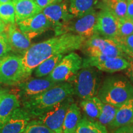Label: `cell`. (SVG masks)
Masks as SVG:
<instances>
[{
	"label": "cell",
	"instance_id": "cell-1",
	"mask_svg": "<svg viewBox=\"0 0 133 133\" xmlns=\"http://www.w3.org/2000/svg\"><path fill=\"white\" fill-rule=\"evenodd\" d=\"M86 38L72 33L57 35L31 45L22 57L25 70L29 75L45 60L58 54L73 52L83 48Z\"/></svg>",
	"mask_w": 133,
	"mask_h": 133
},
{
	"label": "cell",
	"instance_id": "cell-2",
	"mask_svg": "<svg viewBox=\"0 0 133 133\" xmlns=\"http://www.w3.org/2000/svg\"><path fill=\"white\" fill-rule=\"evenodd\" d=\"M73 94L74 88L70 83H59L40 94L24 97L23 109L30 117L39 116Z\"/></svg>",
	"mask_w": 133,
	"mask_h": 133
},
{
	"label": "cell",
	"instance_id": "cell-3",
	"mask_svg": "<svg viewBox=\"0 0 133 133\" xmlns=\"http://www.w3.org/2000/svg\"><path fill=\"white\" fill-rule=\"evenodd\" d=\"M97 97L104 104L119 107L133 97V85L121 76H111L104 81Z\"/></svg>",
	"mask_w": 133,
	"mask_h": 133
},
{
	"label": "cell",
	"instance_id": "cell-4",
	"mask_svg": "<svg viewBox=\"0 0 133 133\" xmlns=\"http://www.w3.org/2000/svg\"><path fill=\"white\" fill-rule=\"evenodd\" d=\"M74 94L86 99L97 95L99 88V76L93 66L82 67L71 81Z\"/></svg>",
	"mask_w": 133,
	"mask_h": 133
},
{
	"label": "cell",
	"instance_id": "cell-5",
	"mask_svg": "<svg viewBox=\"0 0 133 133\" xmlns=\"http://www.w3.org/2000/svg\"><path fill=\"white\" fill-rule=\"evenodd\" d=\"M29 76L25 70L21 56L8 54L0 58V83L16 85Z\"/></svg>",
	"mask_w": 133,
	"mask_h": 133
},
{
	"label": "cell",
	"instance_id": "cell-6",
	"mask_svg": "<svg viewBox=\"0 0 133 133\" xmlns=\"http://www.w3.org/2000/svg\"><path fill=\"white\" fill-rule=\"evenodd\" d=\"M83 47L89 57H124L126 56L115 41L96 34L86 40Z\"/></svg>",
	"mask_w": 133,
	"mask_h": 133
},
{
	"label": "cell",
	"instance_id": "cell-7",
	"mask_svg": "<svg viewBox=\"0 0 133 133\" xmlns=\"http://www.w3.org/2000/svg\"><path fill=\"white\" fill-rule=\"evenodd\" d=\"M82 65L83 59L78 54L74 52H69L62 57L52 72L47 76L56 83H70L82 68Z\"/></svg>",
	"mask_w": 133,
	"mask_h": 133
},
{
	"label": "cell",
	"instance_id": "cell-8",
	"mask_svg": "<svg viewBox=\"0 0 133 133\" xmlns=\"http://www.w3.org/2000/svg\"><path fill=\"white\" fill-rule=\"evenodd\" d=\"M51 24L56 35L64 34L66 26L74 19L64 2L56 3L44 8L41 11Z\"/></svg>",
	"mask_w": 133,
	"mask_h": 133
},
{
	"label": "cell",
	"instance_id": "cell-9",
	"mask_svg": "<svg viewBox=\"0 0 133 133\" xmlns=\"http://www.w3.org/2000/svg\"><path fill=\"white\" fill-rule=\"evenodd\" d=\"M73 102V98H66L49 111L38 116V120L56 133H63L62 126L68 108Z\"/></svg>",
	"mask_w": 133,
	"mask_h": 133
},
{
	"label": "cell",
	"instance_id": "cell-10",
	"mask_svg": "<svg viewBox=\"0 0 133 133\" xmlns=\"http://www.w3.org/2000/svg\"><path fill=\"white\" fill-rule=\"evenodd\" d=\"M98 12L93 9L83 16L76 18V21H71L66 26L64 33H72L82 36L86 39L95 34V26Z\"/></svg>",
	"mask_w": 133,
	"mask_h": 133
},
{
	"label": "cell",
	"instance_id": "cell-11",
	"mask_svg": "<svg viewBox=\"0 0 133 133\" xmlns=\"http://www.w3.org/2000/svg\"><path fill=\"white\" fill-rule=\"evenodd\" d=\"M119 20L105 7L98 12L95 34L102 37L115 39L117 37Z\"/></svg>",
	"mask_w": 133,
	"mask_h": 133
},
{
	"label": "cell",
	"instance_id": "cell-12",
	"mask_svg": "<svg viewBox=\"0 0 133 133\" xmlns=\"http://www.w3.org/2000/svg\"><path fill=\"white\" fill-rule=\"evenodd\" d=\"M129 65V61L124 57H92L83 60L82 67L93 66L99 70L114 73L126 70Z\"/></svg>",
	"mask_w": 133,
	"mask_h": 133
},
{
	"label": "cell",
	"instance_id": "cell-13",
	"mask_svg": "<svg viewBox=\"0 0 133 133\" xmlns=\"http://www.w3.org/2000/svg\"><path fill=\"white\" fill-rule=\"evenodd\" d=\"M21 31L31 40L51 28V24L42 12L17 23Z\"/></svg>",
	"mask_w": 133,
	"mask_h": 133
},
{
	"label": "cell",
	"instance_id": "cell-14",
	"mask_svg": "<svg viewBox=\"0 0 133 133\" xmlns=\"http://www.w3.org/2000/svg\"><path fill=\"white\" fill-rule=\"evenodd\" d=\"M5 31L11 51L23 56L30 47V39L22 32L16 24H7Z\"/></svg>",
	"mask_w": 133,
	"mask_h": 133
},
{
	"label": "cell",
	"instance_id": "cell-15",
	"mask_svg": "<svg viewBox=\"0 0 133 133\" xmlns=\"http://www.w3.org/2000/svg\"><path fill=\"white\" fill-rule=\"evenodd\" d=\"M27 79L17 84L19 90L24 97L40 94L59 83L51 80L48 76L44 78Z\"/></svg>",
	"mask_w": 133,
	"mask_h": 133
},
{
	"label": "cell",
	"instance_id": "cell-16",
	"mask_svg": "<svg viewBox=\"0 0 133 133\" xmlns=\"http://www.w3.org/2000/svg\"><path fill=\"white\" fill-rule=\"evenodd\" d=\"M30 118L24 109L17 108L9 118L0 126V133H22Z\"/></svg>",
	"mask_w": 133,
	"mask_h": 133
},
{
	"label": "cell",
	"instance_id": "cell-17",
	"mask_svg": "<svg viewBox=\"0 0 133 133\" xmlns=\"http://www.w3.org/2000/svg\"><path fill=\"white\" fill-rule=\"evenodd\" d=\"M15 7L16 22L31 17L41 12L35 0H12Z\"/></svg>",
	"mask_w": 133,
	"mask_h": 133
},
{
	"label": "cell",
	"instance_id": "cell-18",
	"mask_svg": "<svg viewBox=\"0 0 133 133\" xmlns=\"http://www.w3.org/2000/svg\"><path fill=\"white\" fill-rule=\"evenodd\" d=\"M133 123V97L118 108L115 117L109 127L116 129L122 126L130 125Z\"/></svg>",
	"mask_w": 133,
	"mask_h": 133
},
{
	"label": "cell",
	"instance_id": "cell-19",
	"mask_svg": "<svg viewBox=\"0 0 133 133\" xmlns=\"http://www.w3.org/2000/svg\"><path fill=\"white\" fill-rule=\"evenodd\" d=\"M19 107V100L17 95L4 92L0 102V126L9 118L14 111Z\"/></svg>",
	"mask_w": 133,
	"mask_h": 133
},
{
	"label": "cell",
	"instance_id": "cell-20",
	"mask_svg": "<svg viewBox=\"0 0 133 133\" xmlns=\"http://www.w3.org/2000/svg\"><path fill=\"white\" fill-rule=\"evenodd\" d=\"M80 109L75 103H71L66 110L62 126L63 133H74L80 122Z\"/></svg>",
	"mask_w": 133,
	"mask_h": 133
},
{
	"label": "cell",
	"instance_id": "cell-21",
	"mask_svg": "<svg viewBox=\"0 0 133 133\" xmlns=\"http://www.w3.org/2000/svg\"><path fill=\"white\" fill-rule=\"evenodd\" d=\"M98 0H70L69 11L77 18L95 9Z\"/></svg>",
	"mask_w": 133,
	"mask_h": 133
},
{
	"label": "cell",
	"instance_id": "cell-22",
	"mask_svg": "<svg viewBox=\"0 0 133 133\" xmlns=\"http://www.w3.org/2000/svg\"><path fill=\"white\" fill-rule=\"evenodd\" d=\"M103 102L98 97L83 99L80 103V106L85 113L88 118L91 119H97L102 110Z\"/></svg>",
	"mask_w": 133,
	"mask_h": 133
},
{
	"label": "cell",
	"instance_id": "cell-23",
	"mask_svg": "<svg viewBox=\"0 0 133 133\" xmlns=\"http://www.w3.org/2000/svg\"><path fill=\"white\" fill-rule=\"evenodd\" d=\"M74 133H108L106 126L83 116Z\"/></svg>",
	"mask_w": 133,
	"mask_h": 133
},
{
	"label": "cell",
	"instance_id": "cell-24",
	"mask_svg": "<svg viewBox=\"0 0 133 133\" xmlns=\"http://www.w3.org/2000/svg\"><path fill=\"white\" fill-rule=\"evenodd\" d=\"M63 57L64 54H58L43 61L35 69V76L38 78H41L49 75Z\"/></svg>",
	"mask_w": 133,
	"mask_h": 133
},
{
	"label": "cell",
	"instance_id": "cell-25",
	"mask_svg": "<svg viewBox=\"0 0 133 133\" xmlns=\"http://www.w3.org/2000/svg\"><path fill=\"white\" fill-rule=\"evenodd\" d=\"M105 4V8L119 20L126 17L127 0H107Z\"/></svg>",
	"mask_w": 133,
	"mask_h": 133
},
{
	"label": "cell",
	"instance_id": "cell-26",
	"mask_svg": "<svg viewBox=\"0 0 133 133\" xmlns=\"http://www.w3.org/2000/svg\"><path fill=\"white\" fill-rule=\"evenodd\" d=\"M15 7L12 1L7 3H0V19L7 24H16Z\"/></svg>",
	"mask_w": 133,
	"mask_h": 133
},
{
	"label": "cell",
	"instance_id": "cell-27",
	"mask_svg": "<svg viewBox=\"0 0 133 133\" xmlns=\"http://www.w3.org/2000/svg\"><path fill=\"white\" fill-rule=\"evenodd\" d=\"M118 108L110 104L103 103L101 114L98 117V121L104 126H109L115 117Z\"/></svg>",
	"mask_w": 133,
	"mask_h": 133
},
{
	"label": "cell",
	"instance_id": "cell-28",
	"mask_svg": "<svg viewBox=\"0 0 133 133\" xmlns=\"http://www.w3.org/2000/svg\"><path fill=\"white\" fill-rule=\"evenodd\" d=\"M114 40L119 44L126 56L129 59H133V34L126 37L116 38Z\"/></svg>",
	"mask_w": 133,
	"mask_h": 133
},
{
	"label": "cell",
	"instance_id": "cell-29",
	"mask_svg": "<svg viewBox=\"0 0 133 133\" xmlns=\"http://www.w3.org/2000/svg\"><path fill=\"white\" fill-rule=\"evenodd\" d=\"M133 34V19L126 17L119 20L118 31L116 38H123Z\"/></svg>",
	"mask_w": 133,
	"mask_h": 133
},
{
	"label": "cell",
	"instance_id": "cell-30",
	"mask_svg": "<svg viewBox=\"0 0 133 133\" xmlns=\"http://www.w3.org/2000/svg\"><path fill=\"white\" fill-rule=\"evenodd\" d=\"M22 133H56L39 121H32L27 124Z\"/></svg>",
	"mask_w": 133,
	"mask_h": 133
},
{
	"label": "cell",
	"instance_id": "cell-31",
	"mask_svg": "<svg viewBox=\"0 0 133 133\" xmlns=\"http://www.w3.org/2000/svg\"><path fill=\"white\" fill-rule=\"evenodd\" d=\"M11 51V48L8 43L6 33L3 32L0 34V58L8 54Z\"/></svg>",
	"mask_w": 133,
	"mask_h": 133
},
{
	"label": "cell",
	"instance_id": "cell-32",
	"mask_svg": "<svg viewBox=\"0 0 133 133\" xmlns=\"http://www.w3.org/2000/svg\"><path fill=\"white\" fill-rule=\"evenodd\" d=\"M35 1L38 4V6L41 9H43L50 5L62 2L63 0H35Z\"/></svg>",
	"mask_w": 133,
	"mask_h": 133
},
{
	"label": "cell",
	"instance_id": "cell-33",
	"mask_svg": "<svg viewBox=\"0 0 133 133\" xmlns=\"http://www.w3.org/2000/svg\"><path fill=\"white\" fill-rule=\"evenodd\" d=\"M112 133H133V126L128 125L118 128Z\"/></svg>",
	"mask_w": 133,
	"mask_h": 133
},
{
	"label": "cell",
	"instance_id": "cell-34",
	"mask_svg": "<svg viewBox=\"0 0 133 133\" xmlns=\"http://www.w3.org/2000/svg\"><path fill=\"white\" fill-rule=\"evenodd\" d=\"M126 17L133 19V0H127Z\"/></svg>",
	"mask_w": 133,
	"mask_h": 133
},
{
	"label": "cell",
	"instance_id": "cell-35",
	"mask_svg": "<svg viewBox=\"0 0 133 133\" xmlns=\"http://www.w3.org/2000/svg\"><path fill=\"white\" fill-rule=\"evenodd\" d=\"M126 74L127 75L130 80L133 83V59H130L129 65L126 69Z\"/></svg>",
	"mask_w": 133,
	"mask_h": 133
},
{
	"label": "cell",
	"instance_id": "cell-36",
	"mask_svg": "<svg viewBox=\"0 0 133 133\" xmlns=\"http://www.w3.org/2000/svg\"><path fill=\"white\" fill-rule=\"evenodd\" d=\"M6 24H5L2 20L0 19V34L4 32L5 29H6Z\"/></svg>",
	"mask_w": 133,
	"mask_h": 133
},
{
	"label": "cell",
	"instance_id": "cell-37",
	"mask_svg": "<svg viewBox=\"0 0 133 133\" xmlns=\"http://www.w3.org/2000/svg\"><path fill=\"white\" fill-rule=\"evenodd\" d=\"M4 92H6V91H5L0 90V102H1V98H2V96H3V94H4Z\"/></svg>",
	"mask_w": 133,
	"mask_h": 133
},
{
	"label": "cell",
	"instance_id": "cell-38",
	"mask_svg": "<svg viewBox=\"0 0 133 133\" xmlns=\"http://www.w3.org/2000/svg\"><path fill=\"white\" fill-rule=\"evenodd\" d=\"M12 1V0H0V3H7V2H9V1Z\"/></svg>",
	"mask_w": 133,
	"mask_h": 133
},
{
	"label": "cell",
	"instance_id": "cell-39",
	"mask_svg": "<svg viewBox=\"0 0 133 133\" xmlns=\"http://www.w3.org/2000/svg\"><path fill=\"white\" fill-rule=\"evenodd\" d=\"M101 1H103V2H104V3H105V2H106V1H107V0H101Z\"/></svg>",
	"mask_w": 133,
	"mask_h": 133
}]
</instances>
